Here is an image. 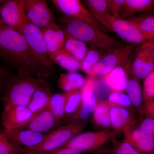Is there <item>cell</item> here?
<instances>
[{
  "mask_svg": "<svg viewBox=\"0 0 154 154\" xmlns=\"http://www.w3.org/2000/svg\"><path fill=\"white\" fill-rule=\"evenodd\" d=\"M0 56L16 66L19 76L44 79L51 74L30 49L22 33L6 26L0 34Z\"/></svg>",
  "mask_w": 154,
  "mask_h": 154,
  "instance_id": "6da1fadb",
  "label": "cell"
},
{
  "mask_svg": "<svg viewBox=\"0 0 154 154\" xmlns=\"http://www.w3.org/2000/svg\"><path fill=\"white\" fill-rule=\"evenodd\" d=\"M60 21L67 33L91 48L103 51L124 45L99 28L86 22L65 16L61 17Z\"/></svg>",
  "mask_w": 154,
  "mask_h": 154,
  "instance_id": "7a4b0ae2",
  "label": "cell"
},
{
  "mask_svg": "<svg viewBox=\"0 0 154 154\" xmlns=\"http://www.w3.org/2000/svg\"><path fill=\"white\" fill-rule=\"evenodd\" d=\"M88 123V120H75L67 125L54 130L46 134L44 140L38 145L23 148L12 143L17 154H45L60 148L79 134Z\"/></svg>",
  "mask_w": 154,
  "mask_h": 154,
  "instance_id": "3957f363",
  "label": "cell"
},
{
  "mask_svg": "<svg viewBox=\"0 0 154 154\" xmlns=\"http://www.w3.org/2000/svg\"><path fill=\"white\" fill-rule=\"evenodd\" d=\"M45 82L44 79L18 75L6 83L1 99L3 110L18 105L28 106L35 91Z\"/></svg>",
  "mask_w": 154,
  "mask_h": 154,
  "instance_id": "277c9868",
  "label": "cell"
},
{
  "mask_svg": "<svg viewBox=\"0 0 154 154\" xmlns=\"http://www.w3.org/2000/svg\"><path fill=\"white\" fill-rule=\"evenodd\" d=\"M119 131L104 130L98 132H87L77 135L62 148H70L79 151H95L111 139Z\"/></svg>",
  "mask_w": 154,
  "mask_h": 154,
  "instance_id": "5b68a950",
  "label": "cell"
},
{
  "mask_svg": "<svg viewBox=\"0 0 154 154\" xmlns=\"http://www.w3.org/2000/svg\"><path fill=\"white\" fill-rule=\"evenodd\" d=\"M21 33L39 61L48 69L54 63L45 45L41 29L27 21Z\"/></svg>",
  "mask_w": 154,
  "mask_h": 154,
  "instance_id": "8992f818",
  "label": "cell"
},
{
  "mask_svg": "<svg viewBox=\"0 0 154 154\" xmlns=\"http://www.w3.org/2000/svg\"><path fill=\"white\" fill-rule=\"evenodd\" d=\"M137 46V45L130 44L110 49L94 67V75H104L121 65L130 57Z\"/></svg>",
  "mask_w": 154,
  "mask_h": 154,
  "instance_id": "52a82bcc",
  "label": "cell"
},
{
  "mask_svg": "<svg viewBox=\"0 0 154 154\" xmlns=\"http://www.w3.org/2000/svg\"><path fill=\"white\" fill-rule=\"evenodd\" d=\"M25 0H7L0 9V17L6 27L21 33L27 22Z\"/></svg>",
  "mask_w": 154,
  "mask_h": 154,
  "instance_id": "ba28073f",
  "label": "cell"
},
{
  "mask_svg": "<svg viewBox=\"0 0 154 154\" xmlns=\"http://www.w3.org/2000/svg\"><path fill=\"white\" fill-rule=\"evenodd\" d=\"M24 11L28 22L42 30L54 22L53 15L44 0H25Z\"/></svg>",
  "mask_w": 154,
  "mask_h": 154,
  "instance_id": "9c48e42d",
  "label": "cell"
},
{
  "mask_svg": "<svg viewBox=\"0 0 154 154\" xmlns=\"http://www.w3.org/2000/svg\"><path fill=\"white\" fill-rule=\"evenodd\" d=\"M58 11L66 16L82 21L103 30L104 27L91 16L79 0H52Z\"/></svg>",
  "mask_w": 154,
  "mask_h": 154,
  "instance_id": "30bf717a",
  "label": "cell"
},
{
  "mask_svg": "<svg viewBox=\"0 0 154 154\" xmlns=\"http://www.w3.org/2000/svg\"><path fill=\"white\" fill-rule=\"evenodd\" d=\"M97 82L95 77H89L81 89V105L76 113L70 117L72 121L75 120H86L94 113L97 102L95 96V91Z\"/></svg>",
  "mask_w": 154,
  "mask_h": 154,
  "instance_id": "8fae6325",
  "label": "cell"
},
{
  "mask_svg": "<svg viewBox=\"0 0 154 154\" xmlns=\"http://www.w3.org/2000/svg\"><path fill=\"white\" fill-rule=\"evenodd\" d=\"M112 30L131 44L141 45L154 39V33L142 31L125 19H115L112 25Z\"/></svg>",
  "mask_w": 154,
  "mask_h": 154,
  "instance_id": "7c38bea8",
  "label": "cell"
},
{
  "mask_svg": "<svg viewBox=\"0 0 154 154\" xmlns=\"http://www.w3.org/2000/svg\"><path fill=\"white\" fill-rule=\"evenodd\" d=\"M125 139L141 154H154V138L132 124L123 128Z\"/></svg>",
  "mask_w": 154,
  "mask_h": 154,
  "instance_id": "4fadbf2b",
  "label": "cell"
},
{
  "mask_svg": "<svg viewBox=\"0 0 154 154\" xmlns=\"http://www.w3.org/2000/svg\"><path fill=\"white\" fill-rule=\"evenodd\" d=\"M34 114L28 106L18 105L3 110L2 123L4 129H20L28 124Z\"/></svg>",
  "mask_w": 154,
  "mask_h": 154,
  "instance_id": "5bb4252c",
  "label": "cell"
},
{
  "mask_svg": "<svg viewBox=\"0 0 154 154\" xmlns=\"http://www.w3.org/2000/svg\"><path fill=\"white\" fill-rule=\"evenodd\" d=\"M131 63L133 71L138 79H144L154 70V60L149 50L143 44L137 47L133 52Z\"/></svg>",
  "mask_w": 154,
  "mask_h": 154,
  "instance_id": "9a60e30c",
  "label": "cell"
},
{
  "mask_svg": "<svg viewBox=\"0 0 154 154\" xmlns=\"http://www.w3.org/2000/svg\"><path fill=\"white\" fill-rule=\"evenodd\" d=\"M12 143L23 148H28L38 145L44 140L46 134L28 129H4L1 132Z\"/></svg>",
  "mask_w": 154,
  "mask_h": 154,
  "instance_id": "2e32d148",
  "label": "cell"
},
{
  "mask_svg": "<svg viewBox=\"0 0 154 154\" xmlns=\"http://www.w3.org/2000/svg\"><path fill=\"white\" fill-rule=\"evenodd\" d=\"M45 45L51 57L64 48L66 33L55 23L53 22L41 30Z\"/></svg>",
  "mask_w": 154,
  "mask_h": 154,
  "instance_id": "e0dca14e",
  "label": "cell"
},
{
  "mask_svg": "<svg viewBox=\"0 0 154 154\" xmlns=\"http://www.w3.org/2000/svg\"><path fill=\"white\" fill-rule=\"evenodd\" d=\"M130 60V57L122 64L127 76V84L125 91L132 105L139 107L142 105L143 101V91L140 86V80L134 73Z\"/></svg>",
  "mask_w": 154,
  "mask_h": 154,
  "instance_id": "ac0fdd59",
  "label": "cell"
},
{
  "mask_svg": "<svg viewBox=\"0 0 154 154\" xmlns=\"http://www.w3.org/2000/svg\"><path fill=\"white\" fill-rule=\"evenodd\" d=\"M87 9L91 16L104 27L113 31L112 25L115 18L110 13L106 0H86Z\"/></svg>",
  "mask_w": 154,
  "mask_h": 154,
  "instance_id": "d6986e66",
  "label": "cell"
},
{
  "mask_svg": "<svg viewBox=\"0 0 154 154\" xmlns=\"http://www.w3.org/2000/svg\"><path fill=\"white\" fill-rule=\"evenodd\" d=\"M59 122L47 108L34 114L28 124L20 129L30 130L44 134L54 129Z\"/></svg>",
  "mask_w": 154,
  "mask_h": 154,
  "instance_id": "ffe728a7",
  "label": "cell"
},
{
  "mask_svg": "<svg viewBox=\"0 0 154 154\" xmlns=\"http://www.w3.org/2000/svg\"><path fill=\"white\" fill-rule=\"evenodd\" d=\"M52 95L51 88L45 82L33 94L28 108L33 114L39 113L47 108Z\"/></svg>",
  "mask_w": 154,
  "mask_h": 154,
  "instance_id": "44dd1931",
  "label": "cell"
},
{
  "mask_svg": "<svg viewBox=\"0 0 154 154\" xmlns=\"http://www.w3.org/2000/svg\"><path fill=\"white\" fill-rule=\"evenodd\" d=\"M122 64L102 76L103 82L114 92H122L126 89L127 76Z\"/></svg>",
  "mask_w": 154,
  "mask_h": 154,
  "instance_id": "7402d4cb",
  "label": "cell"
},
{
  "mask_svg": "<svg viewBox=\"0 0 154 154\" xmlns=\"http://www.w3.org/2000/svg\"><path fill=\"white\" fill-rule=\"evenodd\" d=\"M153 9L152 0H125L120 19H128L138 13L151 14Z\"/></svg>",
  "mask_w": 154,
  "mask_h": 154,
  "instance_id": "603a6c76",
  "label": "cell"
},
{
  "mask_svg": "<svg viewBox=\"0 0 154 154\" xmlns=\"http://www.w3.org/2000/svg\"><path fill=\"white\" fill-rule=\"evenodd\" d=\"M86 79L78 73L62 74L57 80V86L65 92L80 91L85 82Z\"/></svg>",
  "mask_w": 154,
  "mask_h": 154,
  "instance_id": "cb8c5ba5",
  "label": "cell"
},
{
  "mask_svg": "<svg viewBox=\"0 0 154 154\" xmlns=\"http://www.w3.org/2000/svg\"><path fill=\"white\" fill-rule=\"evenodd\" d=\"M51 59L54 63L70 72L81 69V63L64 48L53 56Z\"/></svg>",
  "mask_w": 154,
  "mask_h": 154,
  "instance_id": "d4e9b609",
  "label": "cell"
},
{
  "mask_svg": "<svg viewBox=\"0 0 154 154\" xmlns=\"http://www.w3.org/2000/svg\"><path fill=\"white\" fill-rule=\"evenodd\" d=\"M66 33L64 48L81 63L89 49L87 44Z\"/></svg>",
  "mask_w": 154,
  "mask_h": 154,
  "instance_id": "484cf974",
  "label": "cell"
},
{
  "mask_svg": "<svg viewBox=\"0 0 154 154\" xmlns=\"http://www.w3.org/2000/svg\"><path fill=\"white\" fill-rule=\"evenodd\" d=\"M110 116L111 126L116 131H119L130 124L131 115L125 107H110Z\"/></svg>",
  "mask_w": 154,
  "mask_h": 154,
  "instance_id": "4316f807",
  "label": "cell"
},
{
  "mask_svg": "<svg viewBox=\"0 0 154 154\" xmlns=\"http://www.w3.org/2000/svg\"><path fill=\"white\" fill-rule=\"evenodd\" d=\"M103 51L95 48H90L87 54L81 63V69L89 77H95L93 68L99 62L104 55Z\"/></svg>",
  "mask_w": 154,
  "mask_h": 154,
  "instance_id": "83f0119b",
  "label": "cell"
},
{
  "mask_svg": "<svg viewBox=\"0 0 154 154\" xmlns=\"http://www.w3.org/2000/svg\"><path fill=\"white\" fill-rule=\"evenodd\" d=\"M110 107L107 101L97 102L93 113V121L95 124L103 127L111 126L110 111Z\"/></svg>",
  "mask_w": 154,
  "mask_h": 154,
  "instance_id": "f1b7e54d",
  "label": "cell"
},
{
  "mask_svg": "<svg viewBox=\"0 0 154 154\" xmlns=\"http://www.w3.org/2000/svg\"><path fill=\"white\" fill-rule=\"evenodd\" d=\"M66 93L53 94L47 108L56 119L60 121L65 116V105Z\"/></svg>",
  "mask_w": 154,
  "mask_h": 154,
  "instance_id": "f546056e",
  "label": "cell"
},
{
  "mask_svg": "<svg viewBox=\"0 0 154 154\" xmlns=\"http://www.w3.org/2000/svg\"><path fill=\"white\" fill-rule=\"evenodd\" d=\"M127 20L142 31L154 33V15L143 14L137 16H132Z\"/></svg>",
  "mask_w": 154,
  "mask_h": 154,
  "instance_id": "4dcf8cb0",
  "label": "cell"
},
{
  "mask_svg": "<svg viewBox=\"0 0 154 154\" xmlns=\"http://www.w3.org/2000/svg\"><path fill=\"white\" fill-rule=\"evenodd\" d=\"M66 93L65 116L71 117L76 113L79 108L82 99L81 92V91H78Z\"/></svg>",
  "mask_w": 154,
  "mask_h": 154,
  "instance_id": "1f68e13d",
  "label": "cell"
},
{
  "mask_svg": "<svg viewBox=\"0 0 154 154\" xmlns=\"http://www.w3.org/2000/svg\"><path fill=\"white\" fill-rule=\"evenodd\" d=\"M107 102L110 107H121L125 108L132 105L129 97L122 92L113 91L109 95Z\"/></svg>",
  "mask_w": 154,
  "mask_h": 154,
  "instance_id": "d6a6232c",
  "label": "cell"
},
{
  "mask_svg": "<svg viewBox=\"0 0 154 154\" xmlns=\"http://www.w3.org/2000/svg\"><path fill=\"white\" fill-rule=\"evenodd\" d=\"M143 95L144 102L154 99V70L144 79Z\"/></svg>",
  "mask_w": 154,
  "mask_h": 154,
  "instance_id": "836d02e7",
  "label": "cell"
},
{
  "mask_svg": "<svg viewBox=\"0 0 154 154\" xmlns=\"http://www.w3.org/2000/svg\"><path fill=\"white\" fill-rule=\"evenodd\" d=\"M113 147L110 150L112 154H141L125 140L113 141Z\"/></svg>",
  "mask_w": 154,
  "mask_h": 154,
  "instance_id": "e575fe53",
  "label": "cell"
},
{
  "mask_svg": "<svg viewBox=\"0 0 154 154\" xmlns=\"http://www.w3.org/2000/svg\"><path fill=\"white\" fill-rule=\"evenodd\" d=\"M107 5L110 13L116 19L121 18L125 0H107Z\"/></svg>",
  "mask_w": 154,
  "mask_h": 154,
  "instance_id": "d590c367",
  "label": "cell"
},
{
  "mask_svg": "<svg viewBox=\"0 0 154 154\" xmlns=\"http://www.w3.org/2000/svg\"><path fill=\"white\" fill-rule=\"evenodd\" d=\"M0 154H17L12 143L0 132Z\"/></svg>",
  "mask_w": 154,
  "mask_h": 154,
  "instance_id": "8d00e7d4",
  "label": "cell"
},
{
  "mask_svg": "<svg viewBox=\"0 0 154 154\" xmlns=\"http://www.w3.org/2000/svg\"><path fill=\"white\" fill-rule=\"evenodd\" d=\"M139 128L154 138V119H145L142 122Z\"/></svg>",
  "mask_w": 154,
  "mask_h": 154,
  "instance_id": "74e56055",
  "label": "cell"
},
{
  "mask_svg": "<svg viewBox=\"0 0 154 154\" xmlns=\"http://www.w3.org/2000/svg\"><path fill=\"white\" fill-rule=\"evenodd\" d=\"M143 111L146 118L154 119V99L145 102Z\"/></svg>",
  "mask_w": 154,
  "mask_h": 154,
  "instance_id": "f35d334b",
  "label": "cell"
},
{
  "mask_svg": "<svg viewBox=\"0 0 154 154\" xmlns=\"http://www.w3.org/2000/svg\"><path fill=\"white\" fill-rule=\"evenodd\" d=\"M45 154H84V152L70 148H62Z\"/></svg>",
  "mask_w": 154,
  "mask_h": 154,
  "instance_id": "ab89813d",
  "label": "cell"
},
{
  "mask_svg": "<svg viewBox=\"0 0 154 154\" xmlns=\"http://www.w3.org/2000/svg\"><path fill=\"white\" fill-rule=\"evenodd\" d=\"M7 72L0 66V99L2 98L4 88L7 83Z\"/></svg>",
  "mask_w": 154,
  "mask_h": 154,
  "instance_id": "60d3db41",
  "label": "cell"
},
{
  "mask_svg": "<svg viewBox=\"0 0 154 154\" xmlns=\"http://www.w3.org/2000/svg\"><path fill=\"white\" fill-rule=\"evenodd\" d=\"M143 45L149 50L154 60V39L150 40Z\"/></svg>",
  "mask_w": 154,
  "mask_h": 154,
  "instance_id": "b9f144b4",
  "label": "cell"
},
{
  "mask_svg": "<svg viewBox=\"0 0 154 154\" xmlns=\"http://www.w3.org/2000/svg\"><path fill=\"white\" fill-rule=\"evenodd\" d=\"M5 25L4 24V22H3L2 20V18L0 17V34H1L3 29H4V28H5Z\"/></svg>",
  "mask_w": 154,
  "mask_h": 154,
  "instance_id": "7bdbcfd3",
  "label": "cell"
},
{
  "mask_svg": "<svg viewBox=\"0 0 154 154\" xmlns=\"http://www.w3.org/2000/svg\"><path fill=\"white\" fill-rule=\"evenodd\" d=\"M5 1H1V0H0V9L2 7L3 5L5 4Z\"/></svg>",
  "mask_w": 154,
  "mask_h": 154,
  "instance_id": "ee69618b",
  "label": "cell"
},
{
  "mask_svg": "<svg viewBox=\"0 0 154 154\" xmlns=\"http://www.w3.org/2000/svg\"><path fill=\"white\" fill-rule=\"evenodd\" d=\"M154 7V1H153V8Z\"/></svg>",
  "mask_w": 154,
  "mask_h": 154,
  "instance_id": "f6af8a7d",
  "label": "cell"
}]
</instances>
